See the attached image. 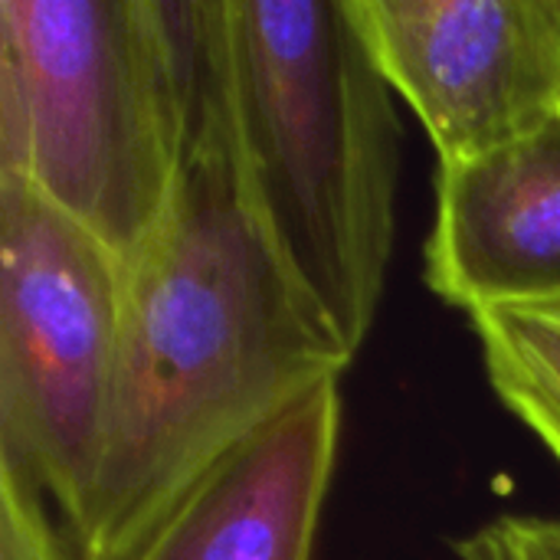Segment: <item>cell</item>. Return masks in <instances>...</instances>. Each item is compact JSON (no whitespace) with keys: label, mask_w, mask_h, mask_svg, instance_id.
I'll return each mask as SVG.
<instances>
[{"label":"cell","mask_w":560,"mask_h":560,"mask_svg":"<svg viewBox=\"0 0 560 560\" xmlns=\"http://www.w3.org/2000/svg\"><path fill=\"white\" fill-rule=\"evenodd\" d=\"M351 361L259 217L230 105L220 0H207L174 194L121 259L118 368L79 560L131 558L226 453Z\"/></svg>","instance_id":"obj_1"},{"label":"cell","mask_w":560,"mask_h":560,"mask_svg":"<svg viewBox=\"0 0 560 560\" xmlns=\"http://www.w3.org/2000/svg\"><path fill=\"white\" fill-rule=\"evenodd\" d=\"M246 180L308 302L354 358L397 226L400 118L345 0H220Z\"/></svg>","instance_id":"obj_2"},{"label":"cell","mask_w":560,"mask_h":560,"mask_svg":"<svg viewBox=\"0 0 560 560\" xmlns=\"http://www.w3.org/2000/svg\"><path fill=\"white\" fill-rule=\"evenodd\" d=\"M207 0H0V177L128 259L184 161Z\"/></svg>","instance_id":"obj_3"},{"label":"cell","mask_w":560,"mask_h":560,"mask_svg":"<svg viewBox=\"0 0 560 560\" xmlns=\"http://www.w3.org/2000/svg\"><path fill=\"white\" fill-rule=\"evenodd\" d=\"M121 331V256L0 177V486L36 502L72 560L95 492Z\"/></svg>","instance_id":"obj_4"},{"label":"cell","mask_w":560,"mask_h":560,"mask_svg":"<svg viewBox=\"0 0 560 560\" xmlns=\"http://www.w3.org/2000/svg\"><path fill=\"white\" fill-rule=\"evenodd\" d=\"M387 85L440 164L515 144L560 118L558 0H345Z\"/></svg>","instance_id":"obj_5"},{"label":"cell","mask_w":560,"mask_h":560,"mask_svg":"<svg viewBox=\"0 0 560 560\" xmlns=\"http://www.w3.org/2000/svg\"><path fill=\"white\" fill-rule=\"evenodd\" d=\"M341 440V377L226 453L128 560H312Z\"/></svg>","instance_id":"obj_6"},{"label":"cell","mask_w":560,"mask_h":560,"mask_svg":"<svg viewBox=\"0 0 560 560\" xmlns=\"http://www.w3.org/2000/svg\"><path fill=\"white\" fill-rule=\"evenodd\" d=\"M427 285L466 315L560 299V118L463 164L436 167Z\"/></svg>","instance_id":"obj_7"},{"label":"cell","mask_w":560,"mask_h":560,"mask_svg":"<svg viewBox=\"0 0 560 560\" xmlns=\"http://www.w3.org/2000/svg\"><path fill=\"white\" fill-rule=\"evenodd\" d=\"M499 400L560 463V299L469 312Z\"/></svg>","instance_id":"obj_8"},{"label":"cell","mask_w":560,"mask_h":560,"mask_svg":"<svg viewBox=\"0 0 560 560\" xmlns=\"http://www.w3.org/2000/svg\"><path fill=\"white\" fill-rule=\"evenodd\" d=\"M459 560H560V518L499 515L453 541Z\"/></svg>","instance_id":"obj_9"},{"label":"cell","mask_w":560,"mask_h":560,"mask_svg":"<svg viewBox=\"0 0 560 560\" xmlns=\"http://www.w3.org/2000/svg\"><path fill=\"white\" fill-rule=\"evenodd\" d=\"M0 560H72L49 515L10 486H0Z\"/></svg>","instance_id":"obj_10"},{"label":"cell","mask_w":560,"mask_h":560,"mask_svg":"<svg viewBox=\"0 0 560 560\" xmlns=\"http://www.w3.org/2000/svg\"><path fill=\"white\" fill-rule=\"evenodd\" d=\"M558 3H560V0H558Z\"/></svg>","instance_id":"obj_11"}]
</instances>
